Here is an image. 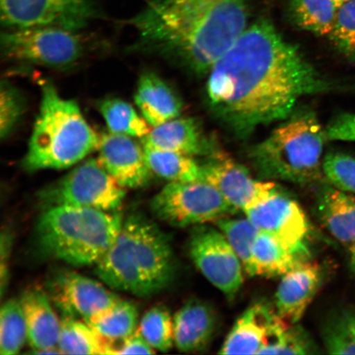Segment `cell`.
<instances>
[{
	"label": "cell",
	"mask_w": 355,
	"mask_h": 355,
	"mask_svg": "<svg viewBox=\"0 0 355 355\" xmlns=\"http://www.w3.org/2000/svg\"><path fill=\"white\" fill-rule=\"evenodd\" d=\"M6 29L54 26L79 32L97 15L94 0H0Z\"/></svg>",
	"instance_id": "obj_10"
},
{
	"label": "cell",
	"mask_w": 355,
	"mask_h": 355,
	"mask_svg": "<svg viewBox=\"0 0 355 355\" xmlns=\"http://www.w3.org/2000/svg\"><path fill=\"white\" fill-rule=\"evenodd\" d=\"M318 346L312 337L297 323L281 319L270 332L268 343L259 354H313Z\"/></svg>",
	"instance_id": "obj_30"
},
{
	"label": "cell",
	"mask_w": 355,
	"mask_h": 355,
	"mask_svg": "<svg viewBox=\"0 0 355 355\" xmlns=\"http://www.w3.org/2000/svg\"><path fill=\"white\" fill-rule=\"evenodd\" d=\"M139 330L154 349L168 352L174 340V318L162 306H155L141 318Z\"/></svg>",
	"instance_id": "obj_33"
},
{
	"label": "cell",
	"mask_w": 355,
	"mask_h": 355,
	"mask_svg": "<svg viewBox=\"0 0 355 355\" xmlns=\"http://www.w3.org/2000/svg\"><path fill=\"white\" fill-rule=\"evenodd\" d=\"M322 283V270L317 263L301 261L284 275L275 304L279 316L290 323H298L312 303Z\"/></svg>",
	"instance_id": "obj_16"
},
{
	"label": "cell",
	"mask_w": 355,
	"mask_h": 355,
	"mask_svg": "<svg viewBox=\"0 0 355 355\" xmlns=\"http://www.w3.org/2000/svg\"><path fill=\"white\" fill-rule=\"evenodd\" d=\"M259 232L272 235L288 250L308 259L307 239L310 224L295 199L278 189L270 196L243 211Z\"/></svg>",
	"instance_id": "obj_12"
},
{
	"label": "cell",
	"mask_w": 355,
	"mask_h": 355,
	"mask_svg": "<svg viewBox=\"0 0 355 355\" xmlns=\"http://www.w3.org/2000/svg\"><path fill=\"white\" fill-rule=\"evenodd\" d=\"M25 103L17 89L8 82L1 84L0 137L6 139L15 130L24 112Z\"/></svg>",
	"instance_id": "obj_36"
},
{
	"label": "cell",
	"mask_w": 355,
	"mask_h": 355,
	"mask_svg": "<svg viewBox=\"0 0 355 355\" xmlns=\"http://www.w3.org/2000/svg\"><path fill=\"white\" fill-rule=\"evenodd\" d=\"M100 113L110 132L144 139L150 132V124L133 106L119 98L100 102Z\"/></svg>",
	"instance_id": "obj_29"
},
{
	"label": "cell",
	"mask_w": 355,
	"mask_h": 355,
	"mask_svg": "<svg viewBox=\"0 0 355 355\" xmlns=\"http://www.w3.org/2000/svg\"><path fill=\"white\" fill-rule=\"evenodd\" d=\"M52 301L65 316L83 320L109 309L121 299L101 283L73 272L58 275L51 283Z\"/></svg>",
	"instance_id": "obj_14"
},
{
	"label": "cell",
	"mask_w": 355,
	"mask_h": 355,
	"mask_svg": "<svg viewBox=\"0 0 355 355\" xmlns=\"http://www.w3.org/2000/svg\"><path fill=\"white\" fill-rule=\"evenodd\" d=\"M135 101L141 114L153 127L179 117L183 107L173 88L152 72L141 75Z\"/></svg>",
	"instance_id": "obj_22"
},
{
	"label": "cell",
	"mask_w": 355,
	"mask_h": 355,
	"mask_svg": "<svg viewBox=\"0 0 355 355\" xmlns=\"http://www.w3.org/2000/svg\"><path fill=\"white\" fill-rule=\"evenodd\" d=\"M58 347L64 354H112L110 341L103 338L86 322L65 315L60 321Z\"/></svg>",
	"instance_id": "obj_24"
},
{
	"label": "cell",
	"mask_w": 355,
	"mask_h": 355,
	"mask_svg": "<svg viewBox=\"0 0 355 355\" xmlns=\"http://www.w3.org/2000/svg\"><path fill=\"white\" fill-rule=\"evenodd\" d=\"M28 343L33 354H62L58 347L60 321L53 309L49 296L42 288L33 287L21 295Z\"/></svg>",
	"instance_id": "obj_18"
},
{
	"label": "cell",
	"mask_w": 355,
	"mask_h": 355,
	"mask_svg": "<svg viewBox=\"0 0 355 355\" xmlns=\"http://www.w3.org/2000/svg\"><path fill=\"white\" fill-rule=\"evenodd\" d=\"M328 37L345 55L355 59V0H348L338 8Z\"/></svg>",
	"instance_id": "obj_35"
},
{
	"label": "cell",
	"mask_w": 355,
	"mask_h": 355,
	"mask_svg": "<svg viewBox=\"0 0 355 355\" xmlns=\"http://www.w3.org/2000/svg\"><path fill=\"white\" fill-rule=\"evenodd\" d=\"M12 236L8 230H3L1 234V263H0V291H1V297L3 298L4 292L6 291L8 277V259L10 257V251L12 250Z\"/></svg>",
	"instance_id": "obj_39"
},
{
	"label": "cell",
	"mask_w": 355,
	"mask_h": 355,
	"mask_svg": "<svg viewBox=\"0 0 355 355\" xmlns=\"http://www.w3.org/2000/svg\"><path fill=\"white\" fill-rule=\"evenodd\" d=\"M98 161L123 188L139 189L149 183L153 172L144 148L132 137L106 133L101 137Z\"/></svg>",
	"instance_id": "obj_15"
},
{
	"label": "cell",
	"mask_w": 355,
	"mask_h": 355,
	"mask_svg": "<svg viewBox=\"0 0 355 355\" xmlns=\"http://www.w3.org/2000/svg\"><path fill=\"white\" fill-rule=\"evenodd\" d=\"M125 188L106 171L98 159H89L56 183L42 191L44 202L53 206L93 208L118 211Z\"/></svg>",
	"instance_id": "obj_9"
},
{
	"label": "cell",
	"mask_w": 355,
	"mask_h": 355,
	"mask_svg": "<svg viewBox=\"0 0 355 355\" xmlns=\"http://www.w3.org/2000/svg\"><path fill=\"white\" fill-rule=\"evenodd\" d=\"M26 340L28 332L20 300H8L0 310V354H19Z\"/></svg>",
	"instance_id": "obj_32"
},
{
	"label": "cell",
	"mask_w": 355,
	"mask_h": 355,
	"mask_svg": "<svg viewBox=\"0 0 355 355\" xmlns=\"http://www.w3.org/2000/svg\"><path fill=\"white\" fill-rule=\"evenodd\" d=\"M252 0H150L130 21L137 50L172 60L198 74L216 62L248 28Z\"/></svg>",
	"instance_id": "obj_2"
},
{
	"label": "cell",
	"mask_w": 355,
	"mask_h": 355,
	"mask_svg": "<svg viewBox=\"0 0 355 355\" xmlns=\"http://www.w3.org/2000/svg\"><path fill=\"white\" fill-rule=\"evenodd\" d=\"M324 348L331 354H355V306L336 310L322 328Z\"/></svg>",
	"instance_id": "obj_28"
},
{
	"label": "cell",
	"mask_w": 355,
	"mask_h": 355,
	"mask_svg": "<svg viewBox=\"0 0 355 355\" xmlns=\"http://www.w3.org/2000/svg\"><path fill=\"white\" fill-rule=\"evenodd\" d=\"M323 175L328 183L344 192L355 194V157L343 153H331L322 161Z\"/></svg>",
	"instance_id": "obj_34"
},
{
	"label": "cell",
	"mask_w": 355,
	"mask_h": 355,
	"mask_svg": "<svg viewBox=\"0 0 355 355\" xmlns=\"http://www.w3.org/2000/svg\"><path fill=\"white\" fill-rule=\"evenodd\" d=\"M288 13L298 28L318 35H329L338 6L334 0H288Z\"/></svg>",
	"instance_id": "obj_27"
},
{
	"label": "cell",
	"mask_w": 355,
	"mask_h": 355,
	"mask_svg": "<svg viewBox=\"0 0 355 355\" xmlns=\"http://www.w3.org/2000/svg\"><path fill=\"white\" fill-rule=\"evenodd\" d=\"M113 354H153L154 349L139 329L121 340L110 341Z\"/></svg>",
	"instance_id": "obj_37"
},
{
	"label": "cell",
	"mask_w": 355,
	"mask_h": 355,
	"mask_svg": "<svg viewBox=\"0 0 355 355\" xmlns=\"http://www.w3.org/2000/svg\"><path fill=\"white\" fill-rule=\"evenodd\" d=\"M137 309L130 301L121 300L107 309L83 320L103 338L121 340L137 330Z\"/></svg>",
	"instance_id": "obj_26"
},
{
	"label": "cell",
	"mask_w": 355,
	"mask_h": 355,
	"mask_svg": "<svg viewBox=\"0 0 355 355\" xmlns=\"http://www.w3.org/2000/svg\"><path fill=\"white\" fill-rule=\"evenodd\" d=\"M331 84L261 19L244 31L209 71L208 105L235 136L286 121L304 97L330 91Z\"/></svg>",
	"instance_id": "obj_1"
},
{
	"label": "cell",
	"mask_w": 355,
	"mask_h": 355,
	"mask_svg": "<svg viewBox=\"0 0 355 355\" xmlns=\"http://www.w3.org/2000/svg\"><path fill=\"white\" fill-rule=\"evenodd\" d=\"M41 86V107L22 166L31 172L64 170L98 148L101 137L76 101L61 96L50 81Z\"/></svg>",
	"instance_id": "obj_4"
},
{
	"label": "cell",
	"mask_w": 355,
	"mask_h": 355,
	"mask_svg": "<svg viewBox=\"0 0 355 355\" xmlns=\"http://www.w3.org/2000/svg\"><path fill=\"white\" fill-rule=\"evenodd\" d=\"M153 214L175 227L215 223L239 211L204 180L168 182L150 202Z\"/></svg>",
	"instance_id": "obj_7"
},
{
	"label": "cell",
	"mask_w": 355,
	"mask_h": 355,
	"mask_svg": "<svg viewBox=\"0 0 355 355\" xmlns=\"http://www.w3.org/2000/svg\"><path fill=\"white\" fill-rule=\"evenodd\" d=\"M327 140L355 141V114H341L326 128Z\"/></svg>",
	"instance_id": "obj_38"
},
{
	"label": "cell",
	"mask_w": 355,
	"mask_h": 355,
	"mask_svg": "<svg viewBox=\"0 0 355 355\" xmlns=\"http://www.w3.org/2000/svg\"><path fill=\"white\" fill-rule=\"evenodd\" d=\"M144 148L168 150L196 157L211 155V146L208 143L199 124L192 118L171 119L153 127L144 137Z\"/></svg>",
	"instance_id": "obj_21"
},
{
	"label": "cell",
	"mask_w": 355,
	"mask_h": 355,
	"mask_svg": "<svg viewBox=\"0 0 355 355\" xmlns=\"http://www.w3.org/2000/svg\"><path fill=\"white\" fill-rule=\"evenodd\" d=\"M191 259L208 282L232 300L243 283L241 259L219 229L205 225L195 226L190 235Z\"/></svg>",
	"instance_id": "obj_11"
},
{
	"label": "cell",
	"mask_w": 355,
	"mask_h": 355,
	"mask_svg": "<svg viewBox=\"0 0 355 355\" xmlns=\"http://www.w3.org/2000/svg\"><path fill=\"white\" fill-rule=\"evenodd\" d=\"M349 266L350 272L355 277V241L349 248Z\"/></svg>",
	"instance_id": "obj_40"
},
{
	"label": "cell",
	"mask_w": 355,
	"mask_h": 355,
	"mask_svg": "<svg viewBox=\"0 0 355 355\" xmlns=\"http://www.w3.org/2000/svg\"><path fill=\"white\" fill-rule=\"evenodd\" d=\"M201 168V180L214 186L239 211H243L279 189L272 181L254 179L245 167L220 153L210 155Z\"/></svg>",
	"instance_id": "obj_13"
},
{
	"label": "cell",
	"mask_w": 355,
	"mask_h": 355,
	"mask_svg": "<svg viewBox=\"0 0 355 355\" xmlns=\"http://www.w3.org/2000/svg\"><path fill=\"white\" fill-rule=\"evenodd\" d=\"M303 261L272 235L257 234L252 246L254 277H282Z\"/></svg>",
	"instance_id": "obj_23"
},
{
	"label": "cell",
	"mask_w": 355,
	"mask_h": 355,
	"mask_svg": "<svg viewBox=\"0 0 355 355\" xmlns=\"http://www.w3.org/2000/svg\"><path fill=\"white\" fill-rule=\"evenodd\" d=\"M315 207L318 220L331 236L346 248L352 246L355 241V194L328 183L318 189Z\"/></svg>",
	"instance_id": "obj_20"
},
{
	"label": "cell",
	"mask_w": 355,
	"mask_h": 355,
	"mask_svg": "<svg viewBox=\"0 0 355 355\" xmlns=\"http://www.w3.org/2000/svg\"><path fill=\"white\" fill-rule=\"evenodd\" d=\"M123 220L119 211L53 206L40 217L35 234L44 255L75 266H89L107 252Z\"/></svg>",
	"instance_id": "obj_5"
},
{
	"label": "cell",
	"mask_w": 355,
	"mask_h": 355,
	"mask_svg": "<svg viewBox=\"0 0 355 355\" xmlns=\"http://www.w3.org/2000/svg\"><path fill=\"white\" fill-rule=\"evenodd\" d=\"M217 314L210 304L191 299L174 317V340L176 348L184 353L203 352L214 338Z\"/></svg>",
	"instance_id": "obj_19"
},
{
	"label": "cell",
	"mask_w": 355,
	"mask_h": 355,
	"mask_svg": "<svg viewBox=\"0 0 355 355\" xmlns=\"http://www.w3.org/2000/svg\"><path fill=\"white\" fill-rule=\"evenodd\" d=\"M281 319L276 309L265 302H257L237 319L219 354H259Z\"/></svg>",
	"instance_id": "obj_17"
},
{
	"label": "cell",
	"mask_w": 355,
	"mask_h": 355,
	"mask_svg": "<svg viewBox=\"0 0 355 355\" xmlns=\"http://www.w3.org/2000/svg\"><path fill=\"white\" fill-rule=\"evenodd\" d=\"M232 217L222 218L215 222V224L241 259L245 272L250 277H254L252 246L259 230L247 217L244 219H235Z\"/></svg>",
	"instance_id": "obj_31"
},
{
	"label": "cell",
	"mask_w": 355,
	"mask_h": 355,
	"mask_svg": "<svg viewBox=\"0 0 355 355\" xmlns=\"http://www.w3.org/2000/svg\"><path fill=\"white\" fill-rule=\"evenodd\" d=\"M78 33L54 26L7 29L1 35L3 55L22 63L66 69L84 54L85 46Z\"/></svg>",
	"instance_id": "obj_8"
},
{
	"label": "cell",
	"mask_w": 355,
	"mask_h": 355,
	"mask_svg": "<svg viewBox=\"0 0 355 355\" xmlns=\"http://www.w3.org/2000/svg\"><path fill=\"white\" fill-rule=\"evenodd\" d=\"M326 130L312 111L292 114L252 148V166L266 179L309 184L322 175Z\"/></svg>",
	"instance_id": "obj_6"
},
{
	"label": "cell",
	"mask_w": 355,
	"mask_h": 355,
	"mask_svg": "<svg viewBox=\"0 0 355 355\" xmlns=\"http://www.w3.org/2000/svg\"><path fill=\"white\" fill-rule=\"evenodd\" d=\"M146 161L153 174L168 182L201 180V165L193 157L180 153L144 148Z\"/></svg>",
	"instance_id": "obj_25"
},
{
	"label": "cell",
	"mask_w": 355,
	"mask_h": 355,
	"mask_svg": "<svg viewBox=\"0 0 355 355\" xmlns=\"http://www.w3.org/2000/svg\"><path fill=\"white\" fill-rule=\"evenodd\" d=\"M95 272L114 290L150 297L165 290L175 277L170 238L140 213L123 220L117 237L96 263Z\"/></svg>",
	"instance_id": "obj_3"
},
{
	"label": "cell",
	"mask_w": 355,
	"mask_h": 355,
	"mask_svg": "<svg viewBox=\"0 0 355 355\" xmlns=\"http://www.w3.org/2000/svg\"><path fill=\"white\" fill-rule=\"evenodd\" d=\"M346 1H348V0H334V2L336 3V6H338V8L341 6V4H343Z\"/></svg>",
	"instance_id": "obj_41"
}]
</instances>
